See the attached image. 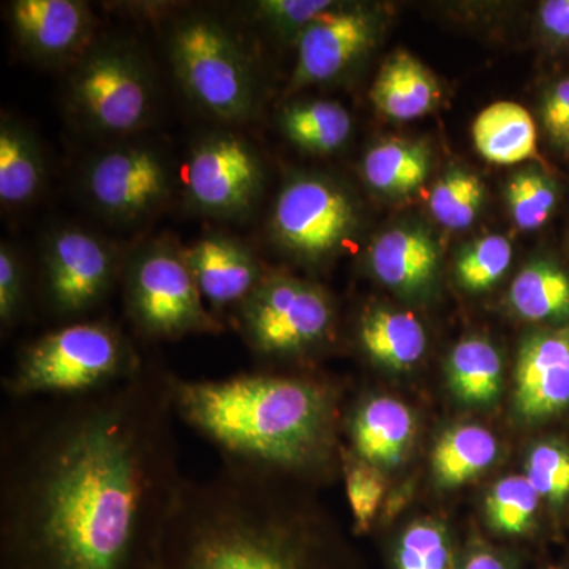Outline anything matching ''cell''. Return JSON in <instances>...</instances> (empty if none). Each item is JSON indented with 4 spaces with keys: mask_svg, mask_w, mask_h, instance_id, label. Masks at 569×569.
Wrapping results in <instances>:
<instances>
[{
    "mask_svg": "<svg viewBox=\"0 0 569 569\" xmlns=\"http://www.w3.org/2000/svg\"><path fill=\"white\" fill-rule=\"evenodd\" d=\"M118 247L78 227L52 230L40 254L41 307L66 323L88 320L122 279Z\"/></svg>",
    "mask_w": 569,
    "mask_h": 569,
    "instance_id": "9",
    "label": "cell"
},
{
    "mask_svg": "<svg viewBox=\"0 0 569 569\" xmlns=\"http://www.w3.org/2000/svg\"><path fill=\"white\" fill-rule=\"evenodd\" d=\"M429 148L422 142L388 140L377 142L362 159V176L373 192L407 197L421 189L429 178Z\"/></svg>",
    "mask_w": 569,
    "mask_h": 569,
    "instance_id": "23",
    "label": "cell"
},
{
    "mask_svg": "<svg viewBox=\"0 0 569 569\" xmlns=\"http://www.w3.org/2000/svg\"><path fill=\"white\" fill-rule=\"evenodd\" d=\"M378 33L380 20L372 10L337 3L296 41L298 61L288 91L335 81L372 50Z\"/></svg>",
    "mask_w": 569,
    "mask_h": 569,
    "instance_id": "13",
    "label": "cell"
},
{
    "mask_svg": "<svg viewBox=\"0 0 569 569\" xmlns=\"http://www.w3.org/2000/svg\"><path fill=\"white\" fill-rule=\"evenodd\" d=\"M343 463H346L343 475H346L347 497L353 515L355 530L358 533H366L372 527L383 501L387 482L380 468L370 466L358 456L355 459H346Z\"/></svg>",
    "mask_w": 569,
    "mask_h": 569,
    "instance_id": "35",
    "label": "cell"
},
{
    "mask_svg": "<svg viewBox=\"0 0 569 569\" xmlns=\"http://www.w3.org/2000/svg\"><path fill=\"white\" fill-rule=\"evenodd\" d=\"M456 569H512V561L500 550L486 545H473L463 553Z\"/></svg>",
    "mask_w": 569,
    "mask_h": 569,
    "instance_id": "39",
    "label": "cell"
},
{
    "mask_svg": "<svg viewBox=\"0 0 569 569\" xmlns=\"http://www.w3.org/2000/svg\"><path fill=\"white\" fill-rule=\"evenodd\" d=\"M507 203L512 222L519 230H538L556 211L559 187L539 168H523L508 181Z\"/></svg>",
    "mask_w": 569,
    "mask_h": 569,
    "instance_id": "30",
    "label": "cell"
},
{
    "mask_svg": "<svg viewBox=\"0 0 569 569\" xmlns=\"http://www.w3.org/2000/svg\"><path fill=\"white\" fill-rule=\"evenodd\" d=\"M440 99V84L432 71L407 51L389 56L370 89L377 110L397 122L429 114Z\"/></svg>",
    "mask_w": 569,
    "mask_h": 569,
    "instance_id": "19",
    "label": "cell"
},
{
    "mask_svg": "<svg viewBox=\"0 0 569 569\" xmlns=\"http://www.w3.org/2000/svg\"><path fill=\"white\" fill-rule=\"evenodd\" d=\"M539 496L526 477L500 479L486 500L490 527L508 537H522L535 526Z\"/></svg>",
    "mask_w": 569,
    "mask_h": 569,
    "instance_id": "31",
    "label": "cell"
},
{
    "mask_svg": "<svg viewBox=\"0 0 569 569\" xmlns=\"http://www.w3.org/2000/svg\"><path fill=\"white\" fill-rule=\"evenodd\" d=\"M47 178L43 151L26 123L11 116L0 122V203L3 209L31 204Z\"/></svg>",
    "mask_w": 569,
    "mask_h": 569,
    "instance_id": "20",
    "label": "cell"
},
{
    "mask_svg": "<svg viewBox=\"0 0 569 569\" xmlns=\"http://www.w3.org/2000/svg\"><path fill=\"white\" fill-rule=\"evenodd\" d=\"M475 148L496 164H518L538 159V132L522 104L498 102L479 112L471 127Z\"/></svg>",
    "mask_w": 569,
    "mask_h": 569,
    "instance_id": "22",
    "label": "cell"
},
{
    "mask_svg": "<svg viewBox=\"0 0 569 569\" xmlns=\"http://www.w3.org/2000/svg\"><path fill=\"white\" fill-rule=\"evenodd\" d=\"M359 346L376 365L407 370L426 353L427 336L413 313L372 307L359 321Z\"/></svg>",
    "mask_w": 569,
    "mask_h": 569,
    "instance_id": "21",
    "label": "cell"
},
{
    "mask_svg": "<svg viewBox=\"0 0 569 569\" xmlns=\"http://www.w3.org/2000/svg\"><path fill=\"white\" fill-rule=\"evenodd\" d=\"M539 26L550 41L569 43V0H548L539 7Z\"/></svg>",
    "mask_w": 569,
    "mask_h": 569,
    "instance_id": "38",
    "label": "cell"
},
{
    "mask_svg": "<svg viewBox=\"0 0 569 569\" xmlns=\"http://www.w3.org/2000/svg\"><path fill=\"white\" fill-rule=\"evenodd\" d=\"M526 478L539 498L561 508L569 500V447L561 441H541L527 459Z\"/></svg>",
    "mask_w": 569,
    "mask_h": 569,
    "instance_id": "34",
    "label": "cell"
},
{
    "mask_svg": "<svg viewBox=\"0 0 569 569\" xmlns=\"http://www.w3.org/2000/svg\"><path fill=\"white\" fill-rule=\"evenodd\" d=\"M512 246L505 236L488 234L471 242L456 261V277L463 290L488 291L511 266Z\"/></svg>",
    "mask_w": 569,
    "mask_h": 569,
    "instance_id": "32",
    "label": "cell"
},
{
    "mask_svg": "<svg viewBox=\"0 0 569 569\" xmlns=\"http://www.w3.org/2000/svg\"><path fill=\"white\" fill-rule=\"evenodd\" d=\"M279 481L223 466L211 478H187L162 569H342L339 550L288 508Z\"/></svg>",
    "mask_w": 569,
    "mask_h": 569,
    "instance_id": "3",
    "label": "cell"
},
{
    "mask_svg": "<svg viewBox=\"0 0 569 569\" xmlns=\"http://www.w3.org/2000/svg\"><path fill=\"white\" fill-rule=\"evenodd\" d=\"M81 187L88 203L103 219L134 227L164 208L173 176L159 149L130 142L91 157L82 170Z\"/></svg>",
    "mask_w": 569,
    "mask_h": 569,
    "instance_id": "12",
    "label": "cell"
},
{
    "mask_svg": "<svg viewBox=\"0 0 569 569\" xmlns=\"http://www.w3.org/2000/svg\"><path fill=\"white\" fill-rule=\"evenodd\" d=\"M9 24L18 47L43 66L73 67L96 43L92 11L77 0H14Z\"/></svg>",
    "mask_w": 569,
    "mask_h": 569,
    "instance_id": "14",
    "label": "cell"
},
{
    "mask_svg": "<svg viewBox=\"0 0 569 569\" xmlns=\"http://www.w3.org/2000/svg\"><path fill=\"white\" fill-rule=\"evenodd\" d=\"M449 387L460 402L486 407L503 387V362L489 340L468 337L452 348L447 362Z\"/></svg>",
    "mask_w": 569,
    "mask_h": 569,
    "instance_id": "26",
    "label": "cell"
},
{
    "mask_svg": "<svg viewBox=\"0 0 569 569\" xmlns=\"http://www.w3.org/2000/svg\"><path fill=\"white\" fill-rule=\"evenodd\" d=\"M264 182L263 160L252 142L228 130L198 138L182 171L187 204L211 219H249Z\"/></svg>",
    "mask_w": 569,
    "mask_h": 569,
    "instance_id": "11",
    "label": "cell"
},
{
    "mask_svg": "<svg viewBox=\"0 0 569 569\" xmlns=\"http://www.w3.org/2000/svg\"><path fill=\"white\" fill-rule=\"evenodd\" d=\"M146 365L133 340L111 321H73L22 346L2 389L10 402L97 395L133 380Z\"/></svg>",
    "mask_w": 569,
    "mask_h": 569,
    "instance_id": "4",
    "label": "cell"
},
{
    "mask_svg": "<svg viewBox=\"0 0 569 569\" xmlns=\"http://www.w3.org/2000/svg\"><path fill=\"white\" fill-rule=\"evenodd\" d=\"M359 223L355 198L321 174H295L283 182L269 217V238L306 264L325 263L350 242Z\"/></svg>",
    "mask_w": 569,
    "mask_h": 569,
    "instance_id": "10",
    "label": "cell"
},
{
    "mask_svg": "<svg viewBox=\"0 0 569 569\" xmlns=\"http://www.w3.org/2000/svg\"><path fill=\"white\" fill-rule=\"evenodd\" d=\"M456 565L451 535L433 519L410 523L392 550V569H456Z\"/></svg>",
    "mask_w": 569,
    "mask_h": 569,
    "instance_id": "29",
    "label": "cell"
},
{
    "mask_svg": "<svg viewBox=\"0 0 569 569\" xmlns=\"http://www.w3.org/2000/svg\"><path fill=\"white\" fill-rule=\"evenodd\" d=\"M178 421L204 438L222 466L269 478L320 473L335 456L337 391L316 378L246 372L222 380L170 373Z\"/></svg>",
    "mask_w": 569,
    "mask_h": 569,
    "instance_id": "2",
    "label": "cell"
},
{
    "mask_svg": "<svg viewBox=\"0 0 569 569\" xmlns=\"http://www.w3.org/2000/svg\"><path fill=\"white\" fill-rule=\"evenodd\" d=\"M516 407L527 421H546L569 408V326L523 339L516 367Z\"/></svg>",
    "mask_w": 569,
    "mask_h": 569,
    "instance_id": "15",
    "label": "cell"
},
{
    "mask_svg": "<svg viewBox=\"0 0 569 569\" xmlns=\"http://www.w3.org/2000/svg\"><path fill=\"white\" fill-rule=\"evenodd\" d=\"M508 298L523 320L569 326V274L553 261L527 264L509 288Z\"/></svg>",
    "mask_w": 569,
    "mask_h": 569,
    "instance_id": "25",
    "label": "cell"
},
{
    "mask_svg": "<svg viewBox=\"0 0 569 569\" xmlns=\"http://www.w3.org/2000/svg\"><path fill=\"white\" fill-rule=\"evenodd\" d=\"M171 370L14 400L0 425V569H162L179 466Z\"/></svg>",
    "mask_w": 569,
    "mask_h": 569,
    "instance_id": "1",
    "label": "cell"
},
{
    "mask_svg": "<svg viewBox=\"0 0 569 569\" xmlns=\"http://www.w3.org/2000/svg\"><path fill=\"white\" fill-rule=\"evenodd\" d=\"M231 317L253 355L268 361H288L312 355L329 342L336 310L320 284L266 272Z\"/></svg>",
    "mask_w": 569,
    "mask_h": 569,
    "instance_id": "7",
    "label": "cell"
},
{
    "mask_svg": "<svg viewBox=\"0 0 569 569\" xmlns=\"http://www.w3.org/2000/svg\"><path fill=\"white\" fill-rule=\"evenodd\" d=\"M485 198V182L478 174L466 168H451L430 192V212L448 230H467L478 219Z\"/></svg>",
    "mask_w": 569,
    "mask_h": 569,
    "instance_id": "28",
    "label": "cell"
},
{
    "mask_svg": "<svg viewBox=\"0 0 569 569\" xmlns=\"http://www.w3.org/2000/svg\"><path fill=\"white\" fill-rule=\"evenodd\" d=\"M183 258L206 305L222 320L233 316L266 276L257 254L241 239L208 233L183 247Z\"/></svg>",
    "mask_w": 569,
    "mask_h": 569,
    "instance_id": "16",
    "label": "cell"
},
{
    "mask_svg": "<svg viewBox=\"0 0 569 569\" xmlns=\"http://www.w3.org/2000/svg\"><path fill=\"white\" fill-rule=\"evenodd\" d=\"M332 0H260L247 3L250 18L282 43H296L317 18L331 9Z\"/></svg>",
    "mask_w": 569,
    "mask_h": 569,
    "instance_id": "33",
    "label": "cell"
},
{
    "mask_svg": "<svg viewBox=\"0 0 569 569\" xmlns=\"http://www.w3.org/2000/svg\"><path fill=\"white\" fill-rule=\"evenodd\" d=\"M548 569H569L568 567H552V568H548Z\"/></svg>",
    "mask_w": 569,
    "mask_h": 569,
    "instance_id": "40",
    "label": "cell"
},
{
    "mask_svg": "<svg viewBox=\"0 0 569 569\" xmlns=\"http://www.w3.org/2000/svg\"><path fill=\"white\" fill-rule=\"evenodd\" d=\"M378 282L402 296L426 293L436 282L440 247L419 227H396L373 239L367 253Z\"/></svg>",
    "mask_w": 569,
    "mask_h": 569,
    "instance_id": "17",
    "label": "cell"
},
{
    "mask_svg": "<svg viewBox=\"0 0 569 569\" xmlns=\"http://www.w3.org/2000/svg\"><path fill=\"white\" fill-rule=\"evenodd\" d=\"M167 50L183 92L206 114L228 123L252 118L258 102L253 62L224 22L186 14L171 26Z\"/></svg>",
    "mask_w": 569,
    "mask_h": 569,
    "instance_id": "6",
    "label": "cell"
},
{
    "mask_svg": "<svg viewBox=\"0 0 569 569\" xmlns=\"http://www.w3.org/2000/svg\"><path fill=\"white\" fill-rule=\"evenodd\" d=\"M29 274L20 250L10 242L0 246V328L13 331L28 313Z\"/></svg>",
    "mask_w": 569,
    "mask_h": 569,
    "instance_id": "36",
    "label": "cell"
},
{
    "mask_svg": "<svg viewBox=\"0 0 569 569\" xmlns=\"http://www.w3.org/2000/svg\"><path fill=\"white\" fill-rule=\"evenodd\" d=\"M279 127L296 148L325 156L343 148L351 137L353 119L343 104L331 100H302L284 104Z\"/></svg>",
    "mask_w": 569,
    "mask_h": 569,
    "instance_id": "24",
    "label": "cell"
},
{
    "mask_svg": "<svg viewBox=\"0 0 569 569\" xmlns=\"http://www.w3.org/2000/svg\"><path fill=\"white\" fill-rule=\"evenodd\" d=\"M153 80L132 43L97 41L74 63L67 81V104L92 132L123 137L144 129L153 112Z\"/></svg>",
    "mask_w": 569,
    "mask_h": 569,
    "instance_id": "8",
    "label": "cell"
},
{
    "mask_svg": "<svg viewBox=\"0 0 569 569\" xmlns=\"http://www.w3.org/2000/svg\"><path fill=\"white\" fill-rule=\"evenodd\" d=\"M122 296L134 335L144 342H174L189 336H217L223 320L213 316L173 239H152L123 258Z\"/></svg>",
    "mask_w": 569,
    "mask_h": 569,
    "instance_id": "5",
    "label": "cell"
},
{
    "mask_svg": "<svg viewBox=\"0 0 569 569\" xmlns=\"http://www.w3.org/2000/svg\"><path fill=\"white\" fill-rule=\"evenodd\" d=\"M497 455L496 437L485 427H455L433 448V475L443 488H458L488 470L496 462Z\"/></svg>",
    "mask_w": 569,
    "mask_h": 569,
    "instance_id": "27",
    "label": "cell"
},
{
    "mask_svg": "<svg viewBox=\"0 0 569 569\" xmlns=\"http://www.w3.org/2000/svg\"><path fill=\"white\" fill-rule=\"evenodd\" d=\"M415 429L411 411L399 400L383 396L359 403L348 422L355 455L380 470L406 459Z\"/></svg>",
    "mask_w": 569,
    "mask_h": 569,
    "instance_id": "18",
    "label": "cell"
},
{
    "mask_svg": "<svg viewBox=\"0 0 569 569\" xmlns=\"http://www.w3.org/2000/svg\"><path fill=\"white\" fill-rule=\"evenodd\" d=\"M541 122L549 141L569 153V77L550 84L541 100Z\"/></svg>",
    "mask_w": 569,
    "mask_h": 569,
    "instance_id": "37",
    "label": "cell"
}]
</instances>
